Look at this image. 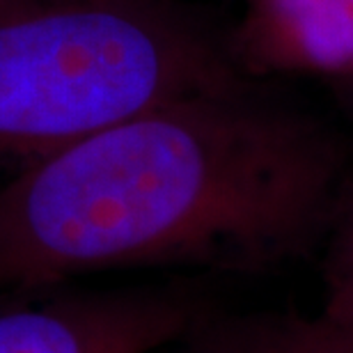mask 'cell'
<instances>
[{"label": "cell", "mask_w": 353, "mask_h": 353, "mask_svg": "<svg viewBox=\"0 0 353 353\" xmlns=\"http://www.w3.org/2000/svg\"><path fill=\"white\" fill-rule=\"evenodd\" d=\"M248 81L225 37L176 0H34L0 17V168Z\"/></svg>", "instance_id": "2"}, {"label": "cell", "mask_w": 353, "mask_h": 353, "mask_svg": "<svg viewBox=\"0 0 353 353\" xmlns=\"http://www.w3.org/2000/svg\"><path fill=\"white\" fill-rule=\"evenodd\" d=\"M183 353H353L323 316L250 314L195 323Z\"/></svg>", "instance_id": "5"}, {"label": "cell", "mask_w": 353, "mask_h": 353, "mask_svg": "<svg viewBox=\"0 0 353 353\" xmlns=\"http://www.w3.org/2000/svg\"><path fill=\"white\" fill-rule=\"evenodd\" d=\"M319 314L353 344V179L347 176L330 216Z\"/></svg>", "instance_id": "6"}, {"label": "cell", "mask_w": 353, "mask_h": 353, "mask_svg": "<svg viewBox=\"0 0 353 353\" xmlns=\"http://www.w3.org/2000/svg\"><path fill=\"white\" fill-rule=\"evenodd\" d=\"M344 150L255 81L159 103L0 183V294L88 273H257L323 241Z\"/></svg>", "instance_id": "1"}, {"label": "cell", "mask_w": 353, "mask_h": 353, "mask_svg": "<svg viewBox=\"0 0 353 353\" xmlns=\"http://www.w3.org/2000/svg\"><path fill=\"white\" fill-rule=\"evenodd\" d=\"M228 51L245 79H316L353 92V0H239Z\"/></svg>", "instance_id": "4"}, {"label": "cell", "mask_w": 353, "mask_h": 353, "mask_svg": "<svg viewBox=\"0 0 353 353\" xmlns=\"http://www.w3.org/2000/svg\"><path fill=\"white\" fill-rule=\"evenodd\" d=\"M51 289L0 305V353H154L202 319L200 301L181 289Z\"/></svg>", "instance_id": "3"}, {"label": "cell", "mask_w": 353, "mask_h": 353, "mask_svg": "<svg viewBox=\"0 0 353 353\" xmlns=\"http://www.w3.org/2000/svg\"><path fill=\"white\" fill-rule=\"evenodd\" d=\"M30 3H34V0H0V17L17 12V10H21V7H26Z\"/></svg>", "instance_id": "7"}]
</instances>
